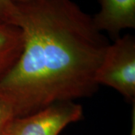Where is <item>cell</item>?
<instances>
[{
  "label": "cell",
  "mask_w": 135,
  "mask_h": 135,
  "mask_svg": "<svg viewBox=\"0 0 135 135\" xmlns=\"http://www.w3.org/2000/svg\"><path fill=\"white\" fill-rule=\"evenodd\" d=\"M15 5L11 24L21 30L23 47L14 68L0 80V98L16 118L96 93L97 70L110 43L92 16L71 0Z\"/></svg>",
  "instance_id": "cell-1"
},
{
  "label": "cell",
  "mask_w": 135,
  "mask_h": 135,
  "mask_svg": "<svg viewBox=\"0 0 135 135\" xmlns=\"http://www.w3.org/2000/svg\"><path fill=\"white\" fill-rule=\"evenodd\" d=\"M98 86L114 89L126 100L135 101V38L127 34L108 45L98 68Z\"/></svg>",
  "instance_id": "cell-2"
},
{
  "label": "cell",
  "mask_w": 135,
  "mask_h": 135,
  "mask_svg": "<svg viewBox=\"0 0 135 135\" xmlns=\"http://www.w3.org/2000/svg\"><path fill=\"white\" fill-rule=\"evenodd\" d=\"M83 118L80 104L56 102L31 115L15 118L7 135H58L69 124Z\"/></svg>",
  "instance_id": "cell-3"
},
{
  "label": "cell",
  "mask_w": 135,
  "mask_h": 135,
  "mask_svg": "<svg viewBox=\"0 0 135 135\" xmlns=\"http://www.w3.org/2000/svg\"><path fill=\"white\" fill-rule=\"evenodd\" d=\"M98 12L92 17L96 29L106 32L113 41L122 30L135 28V0H96Z\"/></svg>",
  "instance_id": "cell-4"
},
{
  "label": "cell",
  "mask_w": 135,
  "mask_h": 135,
  "mask_svg": "<svg viewBox=\"0 0 135 135\" xmlns=\"http://www.w3.org/2000/svg\"><path fill=\"white\" fill-rule=\"evenodd\" d=\"M23 47V38L19 27L12 24H0V80L14 68Z\"/></svg>",
  "instance_id": "cell-5"
},
{
  "label": "cell",
  "mask_w": 135,
  "mask_h": 135,
  "mask_svg": "<svg viewBox=\"0 0 135 135\" xmlns=\"http://www.w3.org/2000/svg\"><path fill=\"white\" fill-rule=\"evenodd\" d=\"M15 118L12 107L8 102L0 98V135H7Z\"/></svg>",
  "instance_id": "cell-6"
},
{
  "label": "cell",
  "mask_w": 135,
  "mask_h": 135,
  "mask_svg": "<svg viewBox=\"0 0 135 135\" xmlns=\"http://www.w3.org/2000/svg\"><path fill=\"white\" fill-rule=\"evenodd\" d=\"M15 11L13 0H0V24H11Z\"/></svg>",
  "instance_id": "cell-7"
},
{
  "label": "cell",
  "mask_w": 135,
  "mask_h": 135,
  "mask_svg": "<svg viewBox=\"0 0 135 135\" xmlns=\"http://www.w3.org/2000/svg\"><path fill=\"white\" fill-rule=\"evenodd\" d=\"M133 110L131 113V130L130 135H135V101L133 102Z\"/></svg>",
  "instance_id": "cell-8"
},
{
  "label": "cell",
  "mask_w": 135,
  "mask_h": 135,
  "mask_svg": "<svg viewBox=\"0 0 135 135\" xmlns=\"http://www.w3.org/2000/svg\"><path fill=\"white\" fill-rule=\"evenodd\" d=\"M26 0H13V2H15V4L16 3H19V2H24Z\"/></svg>",
  "instance_id": "cell-9"
}]
</instances>
